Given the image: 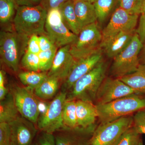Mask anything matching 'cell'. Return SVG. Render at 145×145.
I'll list each match as a JSON object with an SVG mask.
<instances>
[{"instance_id":"obj_35","label":"cell","mask_w":145,"mask_h":145,"mask_svg":"<svg viewBox=\"0 0 145 145\" xmlns=\"http://www.w3.org/2000/svg\"><path fill=\"white\" fill-rule=\"evenodd\" d=\"M37 142L39 145H56L54 134L46 132H41Z\"/></svg>"},{"instance_id":"obj_12","label":"cell","mask_w":145,"mask_h":145,"mask_svg":"<svg viewBox=\"0 0 145 145\" xmlns=\"http://www.w3.org/2000/svg\"><path fill=\"white\" fill-rule=\"evenodd\" d=\"M139 16L130 14L120 7L115 9L108 23L102 31L103 40L122 31L135 29Z\"/></svg>"},{"instance_id":"obj_5","label":"cell","mask_w":145,"mask_h":145,"mask_svg":"<svg viewBox=\"0 0 145 145\" xmlns=\"http://www.w3.org/2000/svg\"><path fill=\"white\" fill-rule=\"evenodd\" d=\"M144 45L136 32L126 48L113 59L111 75L119 79L137 70L140 64L139 54Z\"/></svg>"},{"instance_id":"obj_21","label":"cell","mask_w":145,"mask_h":145,"mask_svg":"<svg viewBox=\"0 0 145 145\" xmlns=\"http://www.w3.org/2000/svg\"><path fill=\"white\" fill-rule=\"evenodd\" d=\"M59 8L63 23L70 31L78 36L81 29L75 14L73 0L63 4Z\"/></svg>"},{"instance_id":"obj_1","label":"cell","mask_w":145,"mask_h":145,"mask_svg":"<svg viewBox=\"0 0 145 145\" xmlns=\"http://www.w3.org/2000/svg\"><path fill=\"white\" fill-rule=\"evenodd\" d=\"M16 10L13 24L17 33L28 37L46 35L45 25L48 11L41 5L18 6Z\"/></svg>"},{"instance_id":"obj_40","label":"cell","mask_w":145,"mask_h":145,"mask_svg":"<svg viewBox=\"0 0 145 145\" xmlns=\"http://www.w3.org/2000/svg\"><path fill=\"white\" fill-rule=\"evenodd\" d=\"M15 2L17 7L36 6L41 5L42 0H15Z\"/></svg>"},{"instance_id":"obj_20","label":"cell","mask_w":145,"mask_h":145,"mask_svg":"<svg viewBox=\"0 0 145 145\" xmlns=\"http://www.w3.org/2000/svg\"><path fill=\"white\" fill-rule=\"evenodd\" d=\"M137 94H145V64H140L134 72L119 78Z\"/></svg>"},{"instance_id":"obj_37","label":"cell","mask_w":145,"mask_h":145,"mask_svg":"<svg viewBox=\"0 0 145 145\" xmlns=\"http://www.w3.org/2000/svg\"><path fill=\"white\" fill-rule=\"evenodd\" d=\"M39 40L41 51H46L57 47L46 35L39 36Z\"/></svg>"},{"instance_id":"obj_28","label":"cell","mask_w":145,"mask_h":145,"mask_svg":"<svg viewBox=\"0 0 145 145\" xmlns=\"http://www.w3.org/2000/svg\"><path fill=\"white\" fill-rule=\"evenodd\" d=\"M145 0H119V7L133 15L139 16L142 11Z\"/></svg>"},{"instance_id":"obj_4","label":"cell","mask_w":145,"mask_h":145,"mask_svg":"<svg viewBox=\"0 0 145 145\" xmlns=\"http://www.w3.org/2000/svg\"><path fill=\"white\" fill-rule=\"evenodd\" d=\"M29 37L16 31H2L0 33L1 59L14 72L18 71L21 59L27 51Z\"/></svg>"},{"instance_id":"obj_33","label":"cell","mask_w":145,"mask_h":145,"mask_svg":"<svg viewBox=\"0 0 145 145\" xmlns=\"http://www.w3.org/2000/svg\"><path fill=\"white\" fill-rule=\"evenodd\" d=\"M0 145H10V129L9 123H0Z\"/></svg>"},{"instance_id":"obj_18","label":"cell","mask_w":145,"mask_h":145,"mask_svg":"<svg viewBox=\"0 0 145 145\" xmlns=\"http://www.w3.org/2000/svg\"><path fill=\"white\" fill-rule=\"evenodd\" d=\"M76 114L78 126L87 128L96 125L98 113L96 105L88 101H76Z\"/></svg>"},{"instance_id":"obj_32","label":"cell","mask_w":145,"mask_h":145,"mask_svg":"<svg viewBox=\"0 0 145 145\" xmlns=\"http://www.w3.org/2000/svg\"><path fill=\"white\" fill-rule=\"evenodd\" d=\"M133 127L140 135H145V108L135 112L133 116Z\"/></svg>"},{"instance_id":"obj_13","label":"cell","mask_w":145,"mask_h":145,"mask_svg":"<svg viewBox=\"0 0 145 145\" xmlns=\"http://www.w3.org/2000/svg\"><path fill=\"white\" fill-rule=\"evenodd\" d=\"M102 49L88 57L75 60L70 72L63 81L62 91L70 90L75 82L92 70L103 60Z\"/></svg>"},{"instance_id":"obj_42","label":"cell","mask_w":145,"mask_h":145,"mask_svg":"<svg viewBox=\"0 0 145 145\" xmlns=\"http://www.w3.org/2000/svg\"><path fill=\"white\" fill-rule=\"evenodd\" d=\"M83 1H85L88 2L93 3L95 2V1L96 0H83Z\"/></svg>"},{"instance_id":"obj_14","label":"cell","mask_w":145,"mask_h":145,"mask_svg":"<svg viewBox=\"0 0 145 145\" xmlns=\"http://www.w3.org/2000/svg\"><path fill=\"white\" fill-rule=\"evenodd\" d=\"M97 126L96 125L87 128L63 127L53 133L56 145H89Z\"/></svg>"},{"instance_id":"obj_27","label":"cell","mask_w":145,"mask_h":145,"mask_svg":"<svg viewBox=\"0 0 145 145\" xmlns=\"http://www.w3.org/2000/svg\"><path fill=\"white\" fill-rule=\"evenodd\" d=\"M17 6L15 0H0V22L1 24H7L11 21Z\"/></svg>"},{"instance_id":"obj_23","label":"cell","mask_w":145,"mask_h":145,"mask_svg":"<svg viewBox=\"0 0 145 145\" xmlns=\"http://www.w3.org/2000/svg\"><path fill=\"white\" fill-rule=\"evenodd\" d=\"M60 81L58 78L48 76L34 89L33 93L36 97L43 101L52 99L57 93Z\"/></svg>"},{"instance_id":"obj_39","label":"cell","mask_w":145,"mask_h":145,"mask_svg":"<svg viewBox=\"0 0 145 145\" xmlns=\"http://www.w3.org/2000/svg\"><path fill=\"white\" fill-rule=\"evenodd\" d=\"M8 92L5 86V76L3 71H0V101L7 96Z\"/></svg>"},{"instance_id":"obj_25","label":"cell","mask_w":145,"mask_h":145,"mask_svg":"<svg viewBox=\"0 0 145 145\" xmlns=\"http://www.w3.org/2000/svg\"><path fill=\"white\" fill-rule=\"evenodd\" d=\"M62 117L64 127L69 128L79 127L76 114V101L67 99L63 109Z\"/></svg>"},{"instance_id":"obj_17","label":"cell","mask_w":145,"mask_h":145,"mask_svg":"<svg viewBox=\"0 0 145 145\" xmlns=\"http://www.w3.org/2000/svg\"><path fill=\"white\" fill-rule=\"evenodd\" d=\"M136 33V29L122 31L103 40L101 47L107 57L114 59L126 48Z\"/></svg>"},{"instance_id":"obj_30","label":"cell","mask_w":145,"mask_h":145,"mask_svg":"<svg viewBox=\"0 0 145 145\" xmlns=\"http://www.w3.org/2000/svg\"><path fill=\"white\" fill-rule=\"evenodd\" d=\"M141 139V135L133 126L121 136L114 145H138Z\"/></svg>"},{"instance_id":"obj_43","label":"cell","mask_w":145,"mask_h":145,"mask_svg":"<svg viewBox=\"0 0 145 145\" xmlns=\"http://www.w3.org/2000/svg\"><path fill=\"white\" fill-rule=\"evenodd\" d=\"M138 145H144V144H143V140L142 139H141L140 142H139V144H138Z\"/></svg>"},{"instance_id":"obj_31","label":"cell","mask_w":145,"mask_h":145,"mask_svg":"<svg viewBox=\"0 0 145 145\" xmlns=\"http://www.w3.org/2000/svg\"><path fill=\"white\" fill-rule=\"evenodd\" d=\"M21 63L27 71H40L39 59L38 54L26 51L21 60Z\"/></svg>"},{"instance_id":"obj_15","label":"cell","mask_w":145,"mask_h":145,"mask_svg":"<svg viewBox=\"0 0 145 145\" xmlns=\"http://www.w3.org/2000/svg\"><path fill=\"white\" fill-rule=\"evenodd\" d=\"M9 124L10 145H33L38 132L35 124L20 115Z\"/></svg>"},{"instance_id":"obj_24","label":"cell","mask_w":145,"mask_h":145,"mask_svg":"<svg viewBox=\"0 0 145 145\" xmlns=\"http://www.w3.org/2000/svg\"><path fill=\"white\" fill-rule=\"evenodd\" d=\"M47 72L27 71L20 72L18 78L25 88L33 93L34 89L48 78Z\"/></svg>"},{"instance_id":"obj_29","label":"cell","mask_w":145,"mask_h":145,"mask_svg":"<svg viewBox=\"0 0 145 145\" xmlns=\"http://www.w3.org/2000/svg\"><path fill=\"white\" fill-rule=\"evenodd\" d=\"M57 48L45 51H41L39 54L40 70L47 72L52 66V62L57 51Z\"/></svg>"},{"instance_id":"obj_44","label":"cell","mask_w":145,"mask_h":145,"mask_svg":"<svg viewBox=\"0 0 145 145\" xmlns=\"http://www.w3.org/2000/svg\"><path fill=\"white\" fill-rule=\"evenodd\" d=\"M39 145V144H38V142H34L33 143V145Z\"/></svg>"},{"instance_id":"obj_41","label":"cell","mask_w":145,"mask_h":145,"mask_svg":"<svg viewBox=\"0 0 145 145\" xmlns=\"http://www.w3.org/2000/svg\"><path fill=\"white\" fill-rule=\"evenodd\" d=\"M139 58L140 63L145 64V44L144 45L140 51Z\"/></svg>"},{"instance_id":"obj_8","label":"cell","mask_w":145,"mask_h":145,"mask_svg":"<svg viewBox=\"0 0 145 145\" xmlns=\"http://www.w3.org/2000/svg\"><path fill=\"white\" fill-rule=\"evenodd\" d=\"M67 94L66 91H62L40 114L36 125L41 132L53 134L63 127V111Z\"/></svg>"},{"instance_id":"obj_19","label":"cell","mask_w":145,"mask_h":145,"mask_svg":"<svg viewBox=\"0 0 145 145\" xmlns=\"http://www.w3.org/2000/svg\"><path fill=\"white\" fill-rule=\"evenodd\" d=\"M74 9L81 31L98 20L94 5L83 0H73Z\"/></svg>"},{"instance_id":"obj_34","label":"cell","mask_w":145,"mask_h":145,"mask_svg":"<svg viewBox=\"0 0 145 145\" xmlns=\"http://www.w3.org/2000/svg\"><path fill=\"white\" fill-rule=\"evenodd\" d=\"M26 51L36 54H39L40 52L39 36L34 35L29 37L27 42Z\"/></svg>"},{"instance_id":"obj_9","label":"cell","mask_w":145,"mask_h":145,"mask_svg":"<svg viewBox=\"0 0 145 145\" xmlns=\"http://www.w3.org/2000/svg\"><path fill=\"white\" fill-rule=\"evenodd\" d=\"M45 29L46 36L57 48L71 45L78 37L63 22L59 8L48 11Z\"/></svg>"},{"instance_id":"obj_2","label":"cell","mask_w":145,"mask_h":145,"mask_svg":"<svg viewBox=\"0 0 145 145\" xmlns=\"http://www.w3.org/2000/svg\"><path fill=\"white\" fill-rule=\"evenodd\" d=\"M96 106L101 123L112 121L145 108V94L133 93Z\"/></svg>"},{"instance_id":"obj_26","label":"cell","mask_w":145,"mask_h":145,"mask_svg":"<svg viewBox=\"0 0 145 145\" xmlns=\"http://www.w3.org/2000/svg\"><path fill=\"white\" fill-rule=\"evenodd\" d=\"M119 0H96L93 3L98 21L100 23H103L111 12L114 9V7L119 3Z\"/></svg>"},{"instance_id":"obj_38","label":"cell","mask_w":145,"mask_h":145,"mask_svg":"<svg viewBox=\"0 0 145 145\" xmlns=\"http://www.w3.org/2000/svg\"><path fill=\"white\" fill-rule=\"evenodd\" d=\"M71 0H42L41 5L47 10L59 8L63 4Z\"/></svg>"},{"instance_id":"obj_36","label":"cell","mask_w":145,"mask_h":145,"mask_svg":"<svg viewBox=\"0 0 145 145\" xmlns=\"http://www.w3.org/2000/svg\"><path fill=\"white\" fill-rule=\"evenodd\" d=\"M140 40L144 44H145V4L142 11L140 14L138 27L136 29Z\"/></svg>"},{"instance_id":"obj_10","label":"cell","mask_w":145,"mask_h":145,"mask_svg":"<svg viewBox=\"0 0 145 145\" xmlns=\"http://www.w3.org/2000/svg\"><path fill=\"white\" fill-rule=\"evenodd\" d=\"M19 113L22 117L37 124L40 115L39 101L31 91L19 86L10 89Z\"/></svg>"},{"instance_id":"obj_7","label":"cell","mask_w":145,"mask_h":145,"mask_svg":"<svg viewBox=\"0 0 145 145\" xmlns=\"http://www.w3.org/2000/svg\"><path fill=\"white\" fill-rule=\"evenodd\" d=\"M133 125V118L131 115L112 121L101 123L94 131L89 145H114L121 136Z\"/></svg>"},{"instance_id":"obj_16","label":"cell","mask_w":145,"mask_h":145,"mask_svg":"<svg viewBox=\"0 0 145 145\" xmlns=\"http://www.w3.org/2000/svg\"><path fill=\"white\" fill-rule=\"evenodd\" d=\"M70 45L60 48L57 51L49 71L48 77L58 78L63 81L67 77L75 61L70 52Z\"/></svg>"},{"instance_id":"obj_22","label":"cell","mask_w":145,"mask_h":145,"mask_svg":"<svg viewBox=\"0 0 145 145\" xmlns=\"http://www.w3.org/2000/svg\"><path fill=\"white\" fill-rule=\"evenodd\" d=\"M14 98L8 92L4 99L0 102V123H9L20 116Z\"/></svg>"},{"instance_id":"obj_3","label":"cell","mask_w":145,"mask_h":145,"mask_svg":"<svg viewBox=\"0 0 145 145\" xmlns=\"http://www.w3.org/2000/svg\"><path fill=\"white\" fill-rule=\"evenodd\" d=\"M106 64L103 60L88 73L75 82L67 94V100H82L93 103L106 77Z\"/></svg>"},{"instance_id":"obj_11","label":"cell","mask_w":145,"mask_h":145,"mask_svg":"<svg viewBox=\"0 0 145 145\" xmlns=\"http://www.w3.org/2000/svg\"><path fill=\"white\" fill-rule=\"evenodd\" d=\"M133 93H136L135 91L120 79L107 77L103 81L97 92L96 105L108 103Z\"/></svg>"},{"instance_id":"obj_6","label":"cell","mask_w":145,"mask_h":145,"mask_svg":"<svg viewBox=\"0 0 145 145\" xmlns=\"http://www.w3.org/2000/svg\"><path fill=\"white\" fill-rule=\"evenodd\" d=\"M103 35L97 23L81 30L75 42L70 45V52L76 60L88 57L101 49Z\"/></svg>"}]
</instances>
